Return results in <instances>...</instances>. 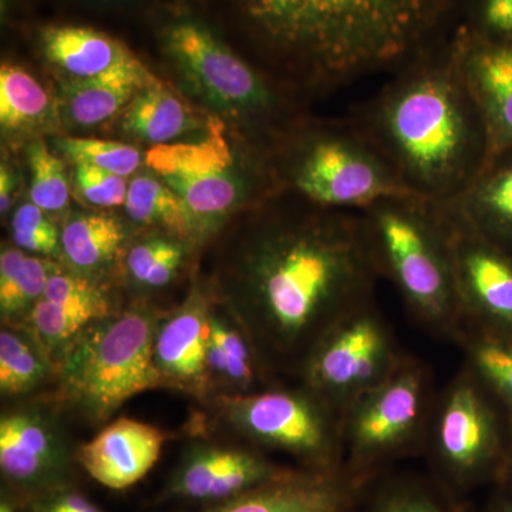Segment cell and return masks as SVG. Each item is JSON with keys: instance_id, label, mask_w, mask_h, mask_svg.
<instances>
[{"instance_id": "6da1fadb", "label": "cell", "mask_w": 512, "mask_h": 512, "mask_svg": "<svg viewBox=\"0 0 512 512\" xmlns=\"http://www.w3.org/2000/svg\"><path fill=\"white\" fill-rule=\"evenodd\" d=\"M380 269L362 211L266 202L208 291L276 376L298 377L320 336L373 301Z\"/></svg>"}, {"instance_id": "7a4b0ae2", "label": "cell", "mask_w": 512, "mask_h": 512, "mask_svg": "<svg viewBox=\"0 0 512 512\" xmlns=\"http://www.w3.org/2000/svg\"><path fill=\"white\" fill-rule=\"evenodd\" d=\"M282 82L330 92L396 72L457 28L468 0H195Z\"/></svg>"}, {"instance_id": "3957f363", "label": "cell", "mask_w": 512, "mask_h": 512, "mask_svg": "<svg viewBox=\"0 0 512 512\" xmlns=\"http://www.w3.org/2000/svg\"><path fill=\"white\" fill-rule=\"evenodd\" d=\"M451 35L399 67L350 116L406 190L436 202L454 200L466 190L490 156Z\"/></svg>"}, {"instance_id": "277c9868", "label": "cell", "mask_w": 512, "mask_h": 512, "mask_svg": "<svg viewBox=\"0 0 512 512\" xmlns=\"http://www.w3.org/2000/svg\"><path fill=\"white\" fill-rule=\"evenodd\" d=\"M362 214L380 275L392 281L421 325L456 340L464 319L440 202L399 195Z\"/></svg>"}, {"instance_id": "5b68a950", "label": "cell", "mask_w": 512, "mask_h": 512, "mask_svg": "<svg viewBox=\"0 0 512 512\" xmlns=\"http://www.w3.org/2000/svg\"><path fill=\"white\" fill-rule=\"evenodd\" d=\"M160 318L137 302L83 330L57 366V402L100 424L131 397L164 387L154 365Z\"/></svg>"}, {"instance_id": "8992f818", "label": "cell", "mask_w": 512, "mask_h": 512, "mask_svg": "<svg viewBox=\"0 0 512 512\" xmlns=\"http://www.w3.org/2000/svg\"><path fill=\"white\" fill-rule=\"evenodd\" d=\"M512 448V421L466 366L437 394L424 456L430 476L458 504L494 488Z\"/></svg>"}, {"instance_id": "52a82bcc", "label": "cell", "mask_w": 512, "mask_h": 512, "mask_svg": "<svg viewBox=\"0 0 512 512\" xmlns=\"http://www.w3.org/2000/svg\"><path fill=\"white\" fill-rule=\"evenodd\" d=\"M147 22L164 57L215 106L256 123L281 113V96L271 82L195 0H170Z\"/></svg>"}, {"instance_id": "ba28073f", "label": "cell", "mask_w": 512, "mask_h": 512, "mask_svg": "<svg viewBox=\"0 0 512 512\" xmlns=\"http://www.w3.org/2000/svg\"><path fill=\"white\" fill-rule=\"evenodd\" d=\"M285 153V177L302 200L329 210L365 211L413 195L352 119L299 131Z\"/></svg>"}, {"instance_id": "9c48e42d", "label": "cell", "mask_w": 512, "mask_h": 512, "mask_svg": "<svg viewBox=\"0 0 512 512\" xmlns=\"http://www.w3.org/2000/svg\"><path fill=\"white\" fill-rule=\"evenodd\" d=\"M436 392L429 367L413 356L343 413V463L373 478L404 458L423 454Z\"/></svg>"}, {"instance_id": "30bf717a", "label": "cell", "mask_w": 512, "mask_h": 512, "mask_svg": "<svg viewBox=\"0 0 512 512\" xmlns=\"http://www.w3.org/2000/svg\"><path fill=\"white\" fill-rule=\"evenodd\" d=\"M212 400L224 423L249 446L288 454L309 470L345 466L342 414L301 383Z\"/></svg>"}, {"instance_id": "8fae6325", "label": "cell", "mask_w": 512, "mask_h": 512, "mask_svg": "<svg viewBox=\"0 0 512 512\" xmlns=\"http://www.w3.org/2000/svg\"><path fill=\"white\" fill-rule=\"evenodd\" d=\"M404 356L389 323L370 301L343 315L320 336L298 379L343 416L350 404L383 382Z\"/></svg>"}, {"instance_id": "7c38bea8", "label": "cell", "mask_w": 512, "mask_h": 512, "mask_svg": "<svg viewBox=\"0 0 512 512\" xmlns=\"http://www.w3.org/2000/svg\"><path fill=\"white\" fill-rule=\"evenodd\" d=\"M146 163L194 212L202 238L242 204L251 188L218 123L201 140L151 148Z\"/></svg>"}, {"instance_id": "4fadbf2b", "label": "cell", "mask_w": 512, "mask_h": 512, "mask_svg": "<svg viewBox=\"0 0 512 512\" xmlns=\"http://www.w3.org/2000/svg\"><path fill=\"white\" fill-rule=\"evenodd\" d=\"M76 448L52 407L22 403L0 417V473L6 490L30 501L74 485Z\"/></svg>"}, {"instance_id": "5bb4252c", "label": "cell", "mask_w": 512, "mask_h": 512, "mask_svg": "<svg viewBox=\"0 0 512 512\" xmlns=\"http://www.w3.org/2000/svg\"><path fill=\"white\" fill-rule=\"evenodd\" d=\"M440 204L464 326L512 332V255Z\"/></svg>"}, {"instance_id": "9a60e30c", "label": "cell", "mask_w": 512, "mask_h": 512, "mask_svg": "<svg viewBox=\"0 0 512 512\" xmlns=\"http://www.w3.org/2000/svg\"><path fill=\"white\" fill-rule=\"evenodd\" d=\"M264 451L248 446L195 443L175 467L165 494L208 505L231 500L284 474Z\"/></svg>"}, {"instance_id": "2e32d148", "label": "cell", "mask_w": 512, "mask_h": 512, "mask_svg": "<svg viewBox=\"0 0 512 512\" xmlns=\"http://www.w3.org/2000/svg\"><path fill=\"white\" fill-rule=\"evenodd\" d=\"M120 311L106 284L57 264L25 328L56 367L74 339L93 323Z\"/></svg>"}, {"instance_id": "e0dca14e", "label": "cell", "mask_w": 512, "mask_h": 512, "mask_svg": "<svg viewBox=\"0 0 512 512\" xmlns=\"http://www.w3.org/2000/svg\"><path fill=\"white\" fill-rule=\"evenodd\" d=\"M372 478L336 470L289 467L247 493L208 505L204 512H355Z\"/></svg>"}, {"instance_id": "ac0fdd59", "label": "cell", "mask_w": 512, "mask_h": 512, "mask_svg": "<svg viewBox=\"0 0 512 512\" xmlns=\"http://www.w3.org/2000/svg\"><path fill=\"white\" fill-rule=\"evenodd\" d=\"M212 308L210 291L197 285L177 308L161 315L154 338V365L164 387L210 399L207 350Z\"/></svg>"}, {"instance_id": "d6986e66", "label": "cell", "mask_w": 512, "mask_h": 512, "mask_svg": "<svg viewBox=\"0 0 512 512\" xmlns=\"http://www.w3.org/2000/svg\"><path fill=\"white\" fill-rule=\"evenodd\" d=\"M451 43L458 70L483 119L488 158L493 157L512 147V40L481 39L458 25Z\"/></svg>"}, {"instance_id": "ffe728a7", "label": "cell", "mask_w": 512, "mask_h": 512, "mask_svg": "<svg viewBox=\"0 0 512 512\" xmlns=\"http://www.w3.org/2000/svg\"><path fill=\"white\" fill-rule=\"evenodd\" d=\"M167 434L151 424L120 417L76 448L77 466L110 490H126L153 470Z\"/></svg>"}, {"instance_id": "44dd1931", "label": "cell", "mask_w": 512, "mask_h": 512, "mask_svg": "<svg viewBox=\"0 0 512 512\" xmlns=\"http://www.w3.org/2000/svg\"><path fill=\"white\" fill-rule=\"evenodd\" d=\"M28 33L42 59L70 80L92 79L137 60L119 39L86 23L39 22Z\"/></svg>"}, {"instance_id": "7402d4cb", "label": "cell", "mask_w": 512, "mask_h": 512, "mask_svg": "<svg viewBox=\"0 0 512 512\" xmlns=\"http://www.w3.org/2000/svg\"><path fill=\"white\" fill-rule=\"evenodd\" d=\"M207 372L210 399L261 392L282 384L247 333L215 302L210 316Z\"/></svg>"}, {"instance_id": "603a6c76", "label": "cell", "mask_w": 512, "mask_h": 512, "mask_svg": "<svg viewBox=\"0 0 512 512\" xmlns=\"http://www.w3.org/2000/svg\"><path fill=\"white\" fill-rule=\"evenodd\" d=\"M443 204L468 227L512 255V147L488 158L466 190Z\"/></svg>"}, {"instance_id": "cb8c5ba5", "label": "cell", "mask_w": 512, "mask_h": 512, "mask_svg": "<svg viewBox=\"0 0 512 512\" xmlns=\"http://www.w3.org/2000/svg\"><path fill=\"white\" fill-rule=\"evenodd\" d=\"M60 248L64 268L106 284L104 279L126 255V227L110 215L79 212L64 222Z\"/></svg>"}, {"instance_id": "d4e9b609", "label": "cell", "mask_w": 512, "mask_h": 512, "mask_svg": "<svg viewBox=\"0 0 512 512\" xmlns=\"http://www.w3.org/2000/svg\"><path fill=\"white\" fill-rule=\"evenodd\" d=\"M153 80L137 59L92 79L69 80L63 86L60 106L72 126H100L126 110L136 94Z\"/></svg>"}, {"instance_id": "484cf974", "label": "cell", "mask_w": 512, "mask_h": 512, "mask_svg": "<svg viewBox=\"0 0 512 512\" xmlns=\"http://www.w3.org/2000/svg\"><path fill=\"white\" fill-rule=\"evenodd\" d=\"M355 512H464L433 477L394 473L377 474L366 485Z\"/></svg>"}, {"instance_id": "4316f807", "label": "cell", "mask_w": 512, "mask_h": 512, "mask_svg": "<svg viewBox=\"0 0 512 512\" xmlns=\"http://www.w3.org/2000/svg\"><path fill=\"white\" fill-rule=\"evenodd\" d=\"M128 218L144 227L163 229L165 234L187 242L202 238L200 222L183 198L164 181L150 175H138L128 184L126 204Z\"/></svg>"}, {"instance_id": "83f0119b", "label": "cell", "mask_w": 512, "mask_h": 512, "mask_svg": "<svg viewBox=\"0 0 512 512\" xmlns=\"http://www.w3.org/2000/svg\"><path fill=\"white\" fill-rule=\"evenodd\" d=\"M123 113V130L154 147L173 143L198 126L183 101L156 80L143 87Z\"/></svg>"}, {"instance_id": "f1b7e54d", "label": "cell", "mask_w": 512, "mask_h": 512, "mask_svg": "<svg viewBox=\"0 0 512 512\" xmlns=\"http://www.w3.org/2000/svg\"><path fill=\"white\" fill-rule=\"evenodd\" d=\"M56 262L18 247L0 252V318L2 325L25 326L45 292Z\"/></svg>"}, {"instance_id": "f546056e", "label": "cell", "mask_w": 512, "mask_h": 512, "mask_svg": "<svg viewBox=\"0 0 512 512\" xmlns=\"http://www.w3.org/2000/svg\"><path fill=\"white\" fill-rule=\"evenodd\" d=\"M456 342L463 349L464 366L480 380L512 421V332L464 326Z\"/></svg>"}, {"instance_id": "4dcf8cb0", "label": "cell", "mask_w": 512, "mask_h": 512, "mask_svg": "<svg viewBox=\"0 0 512 512\" xmlns=\"http://www.w3.org/2000/svg\"><path fill=\"white\" fill-rule=\"evenodd\" d=\"M56 376V367L25 326L2 325L0 332V393L26 396Z\"/></svg>"}, {"instance_id": "1f68e13d", "label": "cell", "mask_w": 512, "mask_h": 512, "mask_svg": "<svg viewBox=\"0 0 512 512\" xmlns=\"http://www.w3.org/2000/svg\"><path fill=\"white\" fill-rule=\"evenodd\" d=\"M190 242L170 234L147 235L128 245L123 266L137 292L160 291L173 284L187 258Z\"/></svg>"}, {"instance_id": "d6a6232c", "label": "cell", "mask_w": 512, "mask_h": 512, "mask_svg": "<svg viewBox=\"0 0 512 512\" xmlns=\"http://www.w3.org/2000/svg\"><path fill=\"white\" fill-rule=\"evenodd\" d=\"M52 99L35 77L18 64L0 69V124L8 133H28L52 120Z\"/></svg>"}, {"instance_id": "836d02e7", "label": "cell", "mask_w": 512, "mask_h": 512, "mask_svg": "<svg viewBox=\"0 0 512 512\" xmlns=\"http://www.w3.org/2000/svg\"><path fill=\"white\" fill-rule=\"evenodd\" d=\"M30 201L46 214H57L69 205L70 188L63 161L47 150L43 141L28 147Z\"/></svg>"}, {"instance_id": "e575fe53", "label": "cell", "mask_w": 512, "mask_h": 512, "mask_svg": "<svg viewBox=\"0 0 512 512\" xmlns=\"http://www.w3.org/2000/svg\"><path fill=\"white\" fill-rule=\"evenodd\" d=\"M56 146L74 165H92L124 178L136 173L141 164L140 151L119 141L64 137Z\"/></svg>"}, {"instance_id": "d590c367", "label": "cell", "mask_w": 512, "mask_h": 512, "mask_svg": "<svg viewBox=\"0 0 512 512\" xmlns=\"http://www.w3.org/2000/svg\"><path fill=\"white\" fill-rule=\"evenodd\" d=\"M15 247L42 258H62L60 231L32 201L20 205L10 224Z\"/></svg>"}, {"instance_id": "8d00e7d4", "label": "cell", "mask_w": 512, "mask_h": 512, "mask_svg": "<svg viewBox=\"0 0 512 512\" xmlns=\"http://www.w3.org/2000/svg\"><path fill=\"white\" fill-rule=\"evenodd\" d=\"M458 25L485 40H512V0H468Z\"/></svg>"}, {"instance_id": "74e56055", "label": "cell", "mask_w": 512, "mask_h": 512, "mask_svg": "<svg viewBox=\"0 0 512 512\" xmlns=\"http://www.w3.org/2000/svg\"><path fill=\"white\" fill-rule=\"evenodd\" d=\"M74 184L82 200L94 207L113 208L126 204V178L92 165H76Z\"/></svg>"}, {"instance_id": "f35d334b", "label": "cell", "mask_w": 512, "mask_h": 512, "mask_svg": "<svg viewBox=\"0 0 512 512\" xmlns=\"http://www.w3.org/2000/svg\"><path fill=\"white\" fill-rule=\"evenodd\" d=\"M29 512H103L86 495L72 487L60 488L26 501Z\"/></svg>"}, {"instance_id": "ab89813d", "label": "cell", "mask_w": 512, "mask_h": 512, "mask_svg": "<svg viewBox=\"0 0 512 512\" xmlns=\"http://www.w3.org/2000/svg\"><path fill=\"white\" fill-rule=\"evenodd\" d=\"M60 2L100 10V12H126V10L133 12V10L141 9L148 20L170 0H60Z\"/></svg>"}, {"instance_id": "60d3db41", "label": "cell", "mask_w": 512, "mask_h": 512, "mask_svg": "<svg viewBox=\"0 0 512 512\" xmlns=\"http://www.w3.org/2000/svg\"><path fill=\"white\" fill-rule=\"evenodd\" d=\"M464 512H512V497L503 491L491 490L483 504L477 508L464 505Z\"/></svg>"}, {"instance_id": "b9f144b4", "label": "cell", "mask_w": 512, "mask_h": 512, "mask_svg": "<svg viewBox=\"0 0 512 512\" xmlns=\"http://www.w3.org/2000/svg\"><path fill=\"white\" fill-rule=\"evenodd\" d=\"M16 188V178L8 165L0 168V212L5 215L12 207L13 192Z\"/></svg>"}, {"instance_id": "7bdbcfd3", "label": "cell", "mask_w": 512, "mask_h": 512, "mask_svg": "<svg viewBox=\"0 0 512 512\" xmlns=\"http://www.w3.org/2000/svg\"><path fill=\"white\" fill-rule=\"evenodd\" d=\"M0 512H29V507L28 503L18 495L3 488L2 497H0Z\"/></svg>"}, {"instance_id": "ee69618b", "label": "cell", "mask_w": 512, "mask_h": 512, "mask_svg": "<svg viewBox=\"0 0 512 512\" xmlns=\"http://www.w3.org/2000/svg\"><path fill=\"white\" fill-rule=\"evenodd\" d=\"M491 490L503 491V493L512 497V448L510 456L507 458V463H505L503 471H501V476Z\"/></svg>"}]
</instances>
